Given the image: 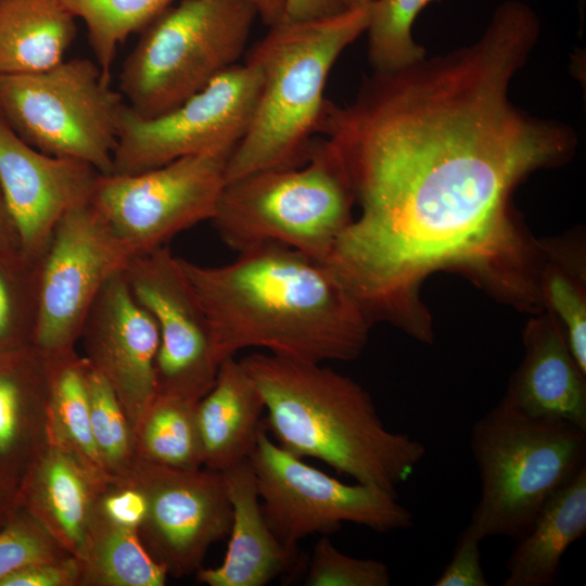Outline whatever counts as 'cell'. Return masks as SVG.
I'll return each mask as SVG.
<instances>
[{
    "instance_id": "obj_1",
    "label": "cell",
    "mask_w": 586,
    "mask_h": 586,
    "mask_svg": "<svg viewBox=\"0 0 586 586\" xmlns=\"http://www.w3.org/2000/svg\"><path fill=\"white\" fill-rule=\"evenodd\" d=\"M539 31L532 13L502 3L472 43L373 72L351 103L326 99L316 133L359 214L324 263L371 323L386 320L431 343L419 293L438 270L542 310L545 246L522 230L512 194L531 173L569 161L576 136L510 99Z\"/></svg>"
},
{
    "instance_id": "obj_2",
    "label": "cell",
    "mask_w": 586,
    "mask_h": 586,
    "mask_svg": "<svg viewBox=\"0 0 586 586\" xmlns=\"http://www.w3.org/2000/svg\"><path fill=\"white\" fill-rule=\"evenodd\" d=\"M238 253L220 266L178 257L219 365L252 347L316 364L360 356L372 323L326 263L278 243Z\"/></svg>"
},
{
    "instance_id": "obj_3",
    "label": "cell",
    "mask_w": 586,
    "mask_h": 586,
    "mask_svg": "<svg viewBox=\"0 0 586 586\" xmlns=\"http://www.w3.org/2000/svg\"><path fill=\"white\" fill-rule=\"evenodd\" d=\"M242 361L263 398L265 429L290 454L394 494L425 456L422 442L386 428L370 394L352 378L268 353Z\"/></svg>"
},
{
    "instance_id": "obj_4",
    "label": "cell",
    "mask_w": 586,
    "mask_h": 586,
    "mask_svg": "<svg viewBox=\"0 0 586 586\" xmlns=\"http://www.w3.org/2000/svg\"><path fill=\"white\" fill-rule=\"evenodd\" d=\"M370 4L327 18L282 20L252 47L245 61L258 68L262 86L247 131L228 158L226 182L307 160L329 74L366 33Z\"/></svg>"
},
{
    "instance_id": "obj_5",
    "label": "cell",
    "mask_w": 586,
    "mask_h": 586,
    "mask_svg": "<svg viewBox=\"0 0 586 586\" xmlns=\"http://www.w3.org/2000/svg\"><path fill=\"white\" fill-rule=\"evenodd\" d=\"M470 447L481 496L469 525L481 540L520 539L548 499L586 467V430L502 402L473 424Z\"/></svg>"
},
{
    "instance_id": "obj_6",
    "label": "cell",
    "mask_w": 586,
    "mask_h": 586,
    "mask_svg": "<svg viewBox=\"0 0 586 586\" xmlns=\"http://www.w3.org/2000/svg\"><path fill=\"white\" fill-rule=\"evenodd\" d=\"M354 201L323 139L296 167L255 171L225 183L211 219L221 240L241 252L278 243L326 262L353 219Z\"/></svg>"
},
{
    "instance_id": "obj_7",
    "label": "cell",
    "mask_w": 586,
    "mask_h": 586,
    "mask_svg": "<svg viewBox=\"0 0 586 586\" xmlns=\"http://www.w3.org/2000/svg\"><path fill=\"white\" fill-rule=\"evenodd\" d=\"M257 10L250 0H180L140 35L125 59L119 92L154 118L179 106L238 64Z\"/></svg>"
},
{
    "instance_id": "obj_8",
    "label": "cell",
    "mask_w": 586,
    "mask_h": 586,
    "mask_svg": "<svg viewBox=\"0 0 586 586\" xmlns=\"http://www.w3.org/2000/svg\"><path fill=\"white\" fill-rule=\"evenodd\" d=\"M126 103L98 64L64 60L31 74L0 76V115L30 146L113 173Z\"/></svg>"
},
{
    "instance_id": "obj_9",
    "label": "cell",
    "mask_w": 586,
    "mask_h": 586,
    "mask_svg": "<svg viewBox=\"0 0 586 586\" xmlns=\"http://www.w3.org/2000/svg\"><path fill=\"white\" fill-rule=\"evenodd\" d=\"M264 517L292 551L314 534L328 535L351 522L379 533L408 530L411 512L382 487L345 484L273 443L264 429L249 457Z\"/></svg>"
},
{
    "instance_id": "obj_10",
    "label": "cell",
    "mask_w": 586,
    "mask_h": 586,
    "mask_svg": "<svg viewBox=\"0 0 586 586\" xmlns=\"http://www.w3.org/2000/svg\"><path fill=\"white\" fill-rule=\"evenodd\" d=\"M232 152L188 155L131 175H100L90 204L133 256L211 220Z\"/></svg>"
},
{
    "instance_id": "obj_11",
    "label": "cell",
    "mask_w": 586,
    "mask_h": 586,
    "mask_svg": "<svg viewBox=\"0 0 586 586\" xmlns=\"http://www.w3.org/2000/svg\"><path fill=\"white\" fill-rule=\"evenodd\" d=\"M260 86L258 68L245 61L157 117L142 118L126 104L112 174H138L200 153L232 152L252 122Z\"/></svg>"
},
{
    "instance_id": "obj_12",
    "label": "cell",
    "mask_w": 586,
    "mask_h": 586,
    "mask_svg": "<svg viewBox=\"0 0 586 586\" xmlns=\"http://www.w3.org/2000/svg\"><path fill=\"white\" fill-rule=\"evenodd\" d=\"M132 255L88 203L56 224L37 263L34 347L46 358L76 351L86 317L105 282Z\"/></svg>"
},
{
    "instance_id": "obj_13",
    "label": "cell",
    "mask_w": 586,
    "mask_h": 586,
    "mask_svg": "<svg viewBox=\"0 0 586 586\" xmlns=\"http://www.w3.org/2000/svg\"><path fill=\"white\" fill-rule=\"evenodd\" d=\"M124 484L145 497L138 534L168 576L181 578L203 566L209 547L228 537L232 508L221 472L183 469L138 459Z\"/></svg>"
},
{
    "instance_id": "obj_14",
    "label": "cell",
    "mask_w": 586,
    "mask_h": 586,
    "mask_svg": "<svg viewBox=\"0 0 586 586\" xmlns=\"http://www.w3.org/2000/svg\"><path fill=\"white\" fill-rule=\"evenodd\" d=\"M124 276L158 329L156 394L199 402L212 388L219 364L207 318L178 257L166 245L133 255Z\"/></svg>"
},
{
    "instance_id": "obj_15",
    "label": "cell",
    "mask_w": 586,
    "mask_h": 586,
    "mask_svg": "<svg viewBox=\"0 0 586 586\" xmlns=\"http://www.w3.org/2000/svg\"><path fill=\"white\" fill-rule=\"evenodd\" d=\"M79 342L82 356L111 385L136 433L156 395L160 335L154 319L131 293L124 270L102 286Z\"/></svg>"
},
{
    "instance_id": "obj_16",
    "label": "cell",
    "mask_w": 586,
    "mask_h": 586,
    "mask_svg": "<svg viewBox=\"0 0 586 586\" xmlns=\"http://www.w3.org/2000/svg\"><path fill=\"white\" fill-rule=\"evenodd\" d=\"M100 175L86 163L30 146L0 115V186L21 250L33 262L40 259L59 220L90 203Z\"/></svg>"
},
{
    "instance_id": "obj_17",
    "label": "cell",
    "mask_w": 586,
    "mask_h": 586,
    "mask_svg": "<svg viewBox=\"0 0 586 586\" xmlns=\"http://www.w3.org/2000/svg\"><path fill=\"white\" fill-rule=\"evenodd\" d=\"M523 343V360L500 402L586 430V373L574 360L559 322L549 311L538 315L527 322Z\"/></svg>"
},
{
    "instance_id": "obj_18",
    "label": "cell",
    "mask_w": 586,
    "mask_h": 586,
    "mask_svg": "<svg viewBox=\"0 0 586 586\" xmlns=\"http://www.w3.org/2000/svg\"><path fill=\"white\" fill-rule=\"evenodd\" d=\"M221 474L232 508L228 548L219 565L196 571V581L208 586H264L294 563L296 551L270 530L249 459Z\"/></svg>"
},
{
    "instance_id": "obj_19",
    "label": "cell",
    "mask_w": 586,
    "mask_h": 586,
    "mask_svg": "<svg viewBox=\"0 0 586 586\" xmlns=\"http://www.w3.org/2000/svg\"><path fill=\"white\" fill-rule=\"evenodd\" d=\"M106 485L72 455L50 443L24 476V500L28 512L76 557Z\"/></svg>"
},
{
    "instance_id": "obj_20",
    "label": "cell",
    "mask_w": 586,
    "mask_h": 586,
    "mask_svg": "<svg viewBox=\"0 0 586 586\" xmlns=\"http://www.w3.org/2000/svg\"><path fill=\"white\" fill-rule=\"evenodd\" d=\"M264 410L260 393L242 359H225L196 407L203 467L221 472L247 460L265 429Z\"/></svg>"
},
{
    "instance_id": "obj_21",
    "label": "cell",
    "mask_w": 586,
    "mask_h": 586,
    "mask_svg": "<svg viewBox=\"0 0 586 586\" xmlns=\"http://www.w3.org/2000/svg\"><path fill=\"white\" fill-rule=\"evenodd\" d=\"M586 532V467L544 505L506 563L504 586H550L561 560Z\"/></svg>"
},
{
    "instance_id": "obj_22",
    "label": "cell",
    "mask_w": 586,
    "mask_h": 586,
    "mask_svg": "<svg viewBox=\"0 0 586 586\" xmlns=\"http://www.w3.org/2000/svg\"><path fill=\"white\" fill-rule=\"evenodd\" d=\"M49 407L48 359L34 346L0 355V458L21 449L35 463L50 444Z\"/></svg>"
},
{
    "instance_id": "obj_23",
    "label": "cell",
    "mask_w": 586,
    "mask_h": 586,
    "mask_svg": "<svg viewBox=\"0 0 586 586\" xmlns=\"http://www.w3.org/2000/svg\"><path fill=\"white\" fill-rule=\"evenodd\" d=\"M76 21L61 0H0V76L38 73L64 61Z\"/></svg>"
},
{
    "instance_id": "obj_24",
    "label": "cell",
    "mask_w": 586,
    "mask_h": 586,
    "mask_svg": "<svg viewBox=\"0 0 586 586\" xmlns=\"http://www.w3.org/2000/svg\"><path fill=\"white\" fill-rule=\"evenodd\" d=\"M76 559L79 586H163L168 576L137 528L110 521L98 507Z\"/></svg>"
},
{
    "instance_id": "obj_25",
    "label": "cell",
    "mask_w": 586,
    "mask_h": 586,
    "mask_svg": "<svg viewBox=\"0 0 586 586\" xmlns=\"http://www.w3.org/2000/svg\"><path fill=\"white\" fill-rule=\"evenodd\" d=\"M50 443L72 455L100 483L109 484L91 431L86 359L76 351L47 358Z\"/></svg>"
},
{
    "instance_id": "obj_26",
    "label": "cell",
    "mask_w": 586,
    "mask_h": 586,
    "mask_svg": "<svg viewBox=\"0 0 586 586\" xmlns=\"http://www.w3.org/2000/svg\"><path fill=\"white\" fill-rule=\"evenodd\" d=\"M198 403L156 394L136 429L137 458L174 468L203 467Z\"/></svg>"
},
{
    "instance_id": "obj_27",
    "label": "cell",
    "mask_w": 586,
    "mask_h": 586,
    "mask_svg": "<svg viewBox=\"0 0 586 586\" xmlns=\"http://www.w3.org/2000/svg\"><path fill=\"white\" fill-rule=\"evenodd\" d=\"M85 23L89 46L103 75L111 68L118 47L173 5L175 0H61Z\"/></svg>"
},
{
    "instance_id": "obj_28",
    "label": "cell",
    "mask_w": 586,
    "mask_h": 586,
    "mask_svg": "<svg viewBox=\"0 0 586 586\" xmlns=\"http://www.w3.org/2000/svg\"><path fill=\"white\" fill-rule=\"evenodd\" d=\"M86 362L91 431L98 457L109 484L120 485L137 461L135 432L111 385Z\"/></svg>"
},
{
    "instance_id": "obj_29",
    "label": "cell",
    "mask_w": 586,
    "mask_h": 586,
    "mask_svg": "<svg viewBox=\"0 0 586 586\" xmlns=\"http://www.w3.org/2000/svg\"><path fill=\"white\" fill-rule=\"evenodd\" d=\"M37 316V263L0 249V355L34 346Z\"/></svg>"
},
{
    "instance_id": "obj_30",
    "label": "cell",
    "mask_w": 586,
    "mask_h": 586,
    "mask_svg": "<svg viewBox=\"0 0 586 586\" xmlns=\"http://www.w3.org/2000/svg\"><path fill=\"white\" fill-rule=\"evenodd\" d=\"M433 1L438 0H372L366 33L373 72H395L426 56L411 29L419 13Z\"/></svg>"
},
{
    "instance_id": "obj_31",
    "label": "cell",
    "mask_w": 586,
    "mask_h": 586,
    "mask_svg": "<svg viewBox=\"0 0 586 586\" xmlns=\"http://www.w3.org/2000/svg\"><path fill=\"white\" fill-rule=\"evenodd\" d=\"M574 266L561 260L558 249L545 244L538 284L543 306L559 322L574 360L586 373V295L582 271Z\"/></svg>"
},
{
    "instance_id": "obj_32",
    "label": "cell",
    "mask_w": 586,
    "mask_h": 586,
    "mask_svg": "<svg viewBox=\"0 0 586 586\" xmlns=\"http://www.w3.org/2000/svg\"><path fill=\"white\" fill-rule=\"evenodd\" d=\"M388 568L375 559L347 556L324 535L316 543L308 572L307 586H387Z\"/></svg>"
},
{
    "instance_id": "obj_33",
    "label": "cell",
    "mask_w": 586,
    "mask_h": 586,
    "mask_svg": "<svg viewBox=\"0 0 586 586\" xmlns=\"http://www.w3.org/2000/svg\"><path fill=\"white\" fill-rule=\"evenodd\" d=\"M72 556L28 512L0 532V579L38 563Z\"/></svg>"
},
{
    "instance_id": "obj_34",
    "label": "cell",
    "mask_w": 586,
    "mask_h": 586,
    "mask_svg": "<svg viewBox=\"0 0 586 586\" xmlns=\"http://www.w3.org/2000/svg\"><path fill=\"white\" fill-rule=\"evenodd\" d=\"M481 542L468 524L457 539L453 558L433 585L488 586L481 562Z\"/></svg>"
},
{
    "instance_id": "obj_35",
    "label": "cell",
    "mask_w": 586,
    "mask_h": 586,
    "mask_svg": "<svg viewBox=\"0 0 586 586\" xmlns=\"http://www.w3.org/2000/svg\"><path fill=\"white\" fill-rule=\"evenodd\" d=\"M98 510L110 521L137 528L146 512L144 495L129 484H107L98 500Z\"/></svg>"
},
{
    "instance_id": "obj_36",
    "label": "cell",
    "mask_w": 586,
    "mask_h": 586,
    "mask_svg": "<svg viewBox=\"0 0 586 586\" xmlns=\"http://www.w3.org/2000/svg\"><path fill=\"white\" fill-rule=\"evenodd\" d=\"M0 586H79L76 557L27 566L0 579Z\"/></svg>"
},
{
    "instance_id": "obj_37",
    "label": "cell",
    "mask_w": 586,
    "mask_h": 586,
    "mask_svg": "<svg viewBox=\"0 0 586 586\" xmlns=\"http://www.w3.org/2000/svg\"><path fill=\"white\" fill-rule=\"evenodd\" d=\"M342 0H285L286 21H313L337 15L345 11Z\"/></svg>"
},
{
    "instance_id": "obj_38",
    "label": "cell",
    "mask_w": 586,
    "mask_h": 586,
    "mask_svg": "<svg viewBox=\"0 0 586 586\" xmlns=\"http://www.w3.org/2000/svg\"><path fill=\"white\" fill-rule=\"evenodd\" d=\"M0 249L21 250L17 230L0 186Z\"/></svg>"
},
{
    "instance_id": "obj_39",
    "label": "cell",
    "mask_w": 586,
    "mask_h": 586,
    "mask_svg": "<svg viewBox=\"0 0 586 586\" xmlns=\"http://www.w3.org/2000/svg\"><path fill=\"white\" fill-rule=\"evenodd\" d=\"M257 10L259 20L272 26L283 20L285 0H250Z\"/></svg>"
},
{
    "instance_id": "obj_40",
    "label": "cell",
    "mask_w": 586,
    "mask_h": 586,
    "mask_svg": "<svg viewBox=\"0 0 586 586\" xmlns=\"http://www.w3.org/2000/svg\"><path fill=\"white\" fill-rule=\"evenodd\" d=\"M342 2L344 4V8L346 10H349L368 5L372 2V0H342Z\"/></svg>"
}]
</instances>
